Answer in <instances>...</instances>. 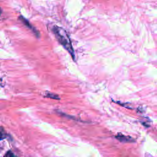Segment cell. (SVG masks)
I'll return each mask as SVG.
<instances>
[{"instance_id":"1","label":"cell","mask_w":157,"mask_h":157,"mask_svg":"<svg viewBox=\"0 0 157 157\" xmlns=\"http://www.w3.org/2000/svg\"><path fill=\"white\" fill-rule=\"evenodd\" d=\"M53 33L55 34L56 38L58 39V42L64 47V48L71 54L72 58L74 59L75 54L72 45L71 39L69 37L67 33L66 30L59 26H53L52 29Z\"/></svg>"},{"instance_id":"2","label":"cell","mask_w":157,"mask_h":157,"mask_svg":"<svg viewBox=\"0 0 157 157\" xmlns=\"http://www.w3.org/2000/svg\"><path fill=\"white\" fill-rule=\"evenodd\" d=\"M20 20H21V21H22L28 28H29L30 29H31V30L33 31V33L35 34V35H36L37 37H39L40 36V34H39V31H38L37 30H36V28H34V27L30 24V23H29L26 18H25L23 17L22 16H20Z\"/></svg>"},{"instance_id":"3","label":"cell","mask_w":157,"mask_h":157,"mask_svg":"<svg viewBox=\"0 0 157 157\" xmlns=\"http://www.w3.org/2000/svg\"><path fill=\"white\" fill-rule=\"evenodd\" d=\"M115 137L121 142H132L135 141L131 137L124 136L121 133H118Z\"/></svg>"},{"instance_id":"4","label":"cell","mask_w":157,"mask_h":157,"mask_svg":"<svg viewBox=\"0 0 157 157\" xmlns=\"http://www.w3.org/2000/svg\"><path fill=\"white\" fill-rule=\"evenodd\" d=\"M45 97H47L51 99H59V97L54 93H50V92H46Z\"/></svg>"},{"instance_id":"5","label":"cell","mask_w":157,"mask_h":157,"mask_svg":"<svg viewBox=\"0 0 157 157\" xmlns=\"http://www.w3.org/2000/svg\"><path fill=\"white\" fill-rule=\"evenodd\" d=\"M7 134L2 127H0V140L6 138Z\"/></svg>"},{"instance_id":"6","label":"cell","mask_w":157,"mask_h":157,"mask_svg":"<svg viewBox=\"0 0 157 157\" xmlns=\"http://www.w3.org/2000/svg\"><path fill=\"white\" fill-rule=\"evenodd\" d=\"M114 102H117V104H120V105H121V106H123V107H126V108H128V109H132L131 108V107L127 103V102H119V101H114Z\"/></svg>"},{"instance_id":"7","label":"cell","mask_w":157,"mask_h":157,"mask_svg":"<svg viewBox=\"0 0 157 157\" xmlns=\"http://www.w3.org/2000/svg\"><path fill=\"white\" fill-rule=\"evenodd\" d=\"M4 157H15L14 154L11 151H8L4 155Z\"/></svg>"}]
</instances>
